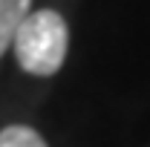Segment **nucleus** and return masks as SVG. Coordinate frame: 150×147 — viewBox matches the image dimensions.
I'll use <instances>...</instances> for the list:
<instances>
[{
    "mask_svg": "<svg viewBox=\"0 0 150 147\" xmlns=\"http://www.w3.org/2000/svg\"><path fill=\"white\" fill-rule=\"evenodd\" d=\"M69 52V26L55 9H32L15 32L12 55L26 75H55Z\"/></svg>",
    "mask_w": 150,
    "mask_h": 147,
    "instance_id": "nucleus-1",
    "label": "nucleus"
},
{
    "mask_svg": "<svg viewBox=\"0 0 150 147\" xmlns=\"http://www.w3.org/2000/svg\"><path fill=\"white\" fill-rule=\"evenodd\" d=\"M32 12V0H0V58L12 49L15 32Z\"/></svg>",
    "mask_w": 150,
    "mask_h": 147,
    "instance_id": "nucleus-2",
    "label": "nucleus"
},
{
    "mask_svg": "<svg viewBox=\"0 0 150 147\" xmlns=\"http://www.w3.org/2000/svg\"><path fill=\"white\" fill-rule=\"evenodd\" d=\"M0 147H49V144L29 124H6L0 130Z\"/></svg>",
    "mask_w": 150,
    "mask_h": 147,
    "instance_id": "nucleus-3",
    "label": "nucleus"
}]
</instances>
